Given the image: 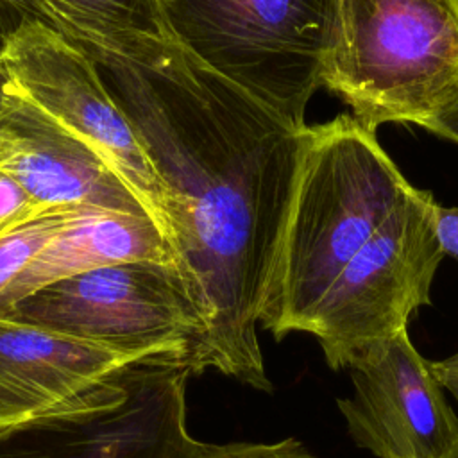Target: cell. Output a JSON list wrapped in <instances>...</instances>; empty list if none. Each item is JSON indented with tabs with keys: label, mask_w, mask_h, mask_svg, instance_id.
Listing matches in <instances>:
<instances>
[{
	"label": "cell",
	"mask_w": 458,
	"mask_h": 458,
	"mask_svg": "<svg viewBox=\"0 0 458 458\" xmlns=\"http://www.w3.org/2000/svg\"><path fill=\"white\" fill-rule=\"evenodd\" d=\"M324 88L367 129L424 127L458 100V0H338Z\"/></svg>",
	"instance_id": "3"
},
{
	"label": "cell",
	"mask_w": 458,
	"mask_h": 458,
	"mask_svg": "<svg viewBox=\"0 0 458 458\" xmlns=\"http://www.w3.org/2000/svg\"><path fill=\"white\" fill-rule=\"evenodd\" d=\"M0 59L18 93L95 150L123 181L175 254L170 193L93 59L41 21L23 25Z\"/></svg>",
	"instance_id": "8"
},
{
	"label": "cell",
	"mask_w": 458,
	"mask_h": 458,
	"mask_svg": "<svg viewBox=\"0 0 458 458\" xmlns=\"http://www.w3.org/2000/svg\"><path fill=\"white\" fill-rule=\"evenodd\" d=\"M424 129L431 131L433 134H437L440 138L458 143V100L449 109L440 113L437 118L428 122L424 125Z\"/></svg>",
	"instance_id": "20"
},
{
	"label": "cell",
	"mask_w": 458,
	"mask_h": 458,
	"mask_svg": "<svg viewBox=\"0 0 458 458\" xmlns=\"http://www.w3.org/2000/svg\"><path fill=\"white\" fill-rule=\"evenodd\" d=\"M376 131L352 114L310 125L261 326L283 340L306 326L344 267L411 191Z\"/></svg>",
	"instance_id": "2"
},
{
	"label": "cell",
	"mask_w": 458,
	"mask_h": 458,
	"mask_svg": "<svg viewBox=\"0 0 458 458\" xmlns=\"http://www.w3.org/2000/svg\"><path fill=\"white\" fill-rule=\"evenodd\" d=\"M134 356L0 317V428L36 419Z\"/></svg>",
	"instance_id": "11"
},
{
	"label": "cell",
	"mask_w": 458,
	"mask_h": 458,
	"mask_svg": "<svg viewBox=\"0 0 458 458\" xmlns=\"http://www.w3.org/2000/svg\"><path fill=\"white\" fill-rule=\"evenodd\" d=\"M429 369L440 386L458 401V352L444 360L429 361Z\"/></svg>",
	"instance_id": "19"
},
{
	"label": "cell",
	"mask_w": 458,
	"mask_h": 458,
	"mask_svg": "<svg viewBox=\"0 0 458 458\" xmlns=\"http://www.w3.org/2000/svg\"><path fill=\"white\" fill-rule=\"evenodd\" d=\"M81 211L84 209H48L0 238V317L5 295L20 274Z\"/></svg>",
	"instance_id": "14"
},
{
	"label": "cell",
	"mask_w": 458,
	"mask_h": 458,
	"mask_svg": "<svg viewBox=\"0 0 458 458\" xmlns=\"http://www.w3.org/2000/svg\"><path fill=\"white\" fill-rule=\"evenodd\" d=\"M191 370L177 356L127 363L54 410L0 428V458H184Z\"/></svg>",
	"instance_id": "5"
},
{
	"label": "cell",
	"mask_w": 458,
	"mask_h": 458,
	"mask_svg": "<svg viewBox=\"0 0 458 458\" xmlns=\"http://www.w3.org/2000/svg\"><path fill=\"white\" fill-rule=\"evenodd\" d=\"M349 376L352 392L336 404L358 447L376 458L458 456V417L406 329Z\"/></svg>",
	"instance_id": "9"
},
{
	"label": "cell",
	"mask_w": 458,
	"mask_h": 458,
	"mask_svg": "<svg viewBox=\"0 0 458 458\" xmlns=\"http://www.w3.org/2000/svg\"><path fill=\"white\" fill-rule=\"evenodd\" d=\"M11 93H13V82H11V77L0 59V116L4 114V111L7 107Z\"/></svg>",
	"instance_id": "21"
},
{
	"label": "cell",
	"mask_w": 458,
	"mask_h": 458,
	"mask_svg": "<svg viewBox=\"0 0 458 458\" xmlns=\"http://www.w3.org/2000/svg\"><path fill=\"white\" fill-rule=\"evenodd\" d=\"M30 21H41L54 27L36 0H0V55L9 39Z\"/></svg>",
	"instance_id": "17"
},
{
	"label": "cell",
	"mask_w": 458,
	"mask_h": 458,
	"mask_svg": "<svg viewBox=\"0 0 458 458\" xmlns=\"http://www.w3.org/2000/svg\"><path fill=\"white\" fill-rule=\"evenodd\" d=\"M45 211L48 209L41 208L21 184L0 170V238Z\"/></svg>",
	"instance_id": "16"
},
{
	"label": "cell",
	"mask_w": 458,
	"mask_h": 458,
	"mask_svg": "<svg viewBox=\"0 0 458 458\" xmlns=\"http://www.w3.org/2000/svg\"><path fill=\"white\" fill-rule=\"evenodd\" d=\"M437 238L445 256L458 261V208H437Z\"/></svg>",
	"instance_id": "18"
},
{
	"label": "cell",
	"mask_w": 458,
	"mask_h": 458,
	"mask_svg": "<svg viewBox=\"0 0 458 458\" xmlns=\"http://www.w3.org/2000/svg\"><path fill=\"white\" fill-rule=\"evenodd\" d=\"M143 360L182 363L204 333V318L175 265L129 261L50 283L5 315Z\"/></svg>",
	"instance_id": "7"
},
{
	"label": "cell",
	"mask_w": 458,
	"mask_h": 458,
	"mask_svg": "<svg viewBox=\"0 0 458 458\" xmlns=\"http://www.w3.org/2000/svg\"><path fill=\"white\" fill-rule=\"evenodd\" d=\"M95 63L165 182L177 268L204 318L184 360L270 392L258 324L308 145L172 36L68 38Z\"/></svg>",
	"instance_id": "1"
},
{
	"label": "cell",
	"mask_w": 458,
	"mask_h": 458,
	"mask_svg": "<svg viewBox=\"0 0 458 458\" xmlns=\"http://www.w3.org/2000/svg\"><path fill=\"white\" fill-rule=\"evenodd\" d=\"M170 36L297 129L336 36L338 0H159Z\"/></svg>",
	"instance_id": "4"
},
{
	"label": "cell",
	"mask_w": 458,
	"mask_h": 458,
	"mask_svg": "<svg viewBox=\"0 0 458 458\" xmlns=\"http://www.w3.org/2000/svg\"><path fill=\"white\" fill-rule=\"evenodd\" d=\"M66 38L114 41L170 36L159 0H36Z\"/></svg>",
	"instance_id": "13"
},
{
	"label": "cell",
	"mask_w": 458,
	"mask_h": 458,
	"mask_svg": "<svg viewBox=\"0 0 458 458\" xmlns=\"http://www.w3.org/2000/svg\"><path fill=\"white\" fill-rule=\"evenodd\" d=\"M129 261L177 267L175 254L147 213L84 209L20 274L5 295L4 317L18 301L50 283Z\"/></svg>",
	"instance_id": "12"
},
{
	"label": "cell",
	"mask_w": 458,
	"mask_h": 458,
	"mask_svg": "<svg viewBox=\"0 0 458 458\" xmlns=\"http://www.w3.org/2000/svg\"><path fill=\"white\" fill-rule=\"evenodd\" d=\"M184 458H317L301 440L286 437L277 442H195Z\"/></svg>",
	"instance_id": "15"
},
{
	"label": "cell",
	"mask_w": 458,
	"mask_h": 458,
	"mask_svg": "<svg viewBox=\"0 0 458 458\" xmlns=\"http://www.w3.org/2000/svg\"><path fill=\"white\" fill-rule=\"evenodd\" d=\"M0 170L21 184L45 209L147 213L95 150L14 86L0 116Z\"/></svg>",
	"instance_id": "10"
},
{
	"label": "cell",
	"mask_w": 458,
	"mask_h": 458,
	"mask_svg": "<svg viewBox=\"0 0 458 458\" xmlns=\"http://www.w3.org/2000/svg\"><path fill=\"white\" fill-rule=\"evenodd\" d=\"M456 458H458V456H456Z\"/></svg>",
	"instance_id": "22"
},
{
	"label": "cell",
	"mask_w": 458,
	"mask_h": 458,
	"mask_svg": "<svg viewBox=\"0 0 458 458\" xmlns=\"http://www.w3.org/2000/svg\"><path fill=\"white\" fill-rule=\"evenodd\" d=\"M429 191H411L335 279L306 331L333 370L351 369L406 329L419 308L431 304L435 272L445 256L437 238Z\"/></svg>",
	"instance_id": "6"
}]
</instances>
